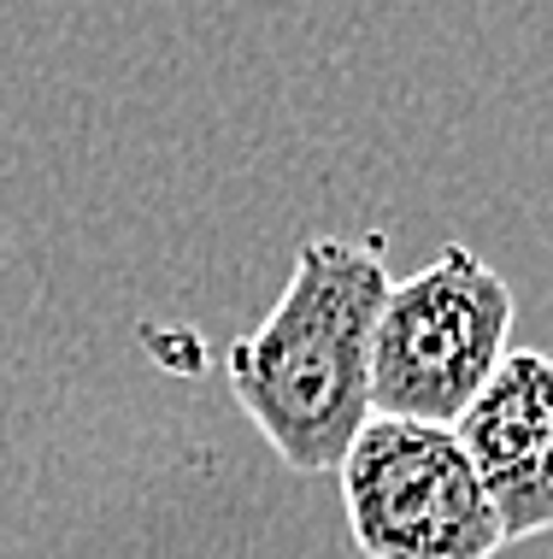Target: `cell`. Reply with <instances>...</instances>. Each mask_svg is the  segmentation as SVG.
<instances>
[{"label":"cell","mask_w":553,"mask_h":559,"mask_svg":"<svg viewBox=\"0 0 553 559\" xmlns=\"http://www.w3.org/2000/svg\"><path fill=\"white\" fill-rule=\"evenodd\" d=\"M383 300L377 236H306L265 324L230 342L224 383L289 472H336L371 425V336Z\"/></svg>","instance_id":"cell-1"},{"label":"cell","mask_w":553,"mask_h":559,"mask_svg":"<svg viewBox=\"0 0 553 559\" xmlns=\"http://www.w3.org/2000/svg\"><path fill=\"white\" fill-rule=\"evenodd\" d=\"M513 289L483 253L447 248L407 283H388L371 336V413L459 425L477 389L506 359Z\"/></svg>","instance_id":"cell-2"},{"label":"cell","mask_w":553,"mask_h":559,"mask_svg":"<svg viewBox=\"0 0 553 559\" xmlns=\"http://www.w3.org/2000/svg\"><path fill=\"white\" fill-rule=\"evenodd\" d=\"M477 477L506 542H530L553 531V359L536 347H513L495 366L477 401L459 413Z\"/></svg>","instance_id":"cell-4"},{"label":"cell","mask_w":553,"mask_h":559,"mask_svg":"<svg viewBox=\"0 0 553 559\" xmlns=\"http://www.w3.org/2000/svg\"><path fill=\"white\" fill-rule=\"evenodd\" d=\"M336 477L365 559H495L506 548L495 501L454 425L371 413Z\"/></svg>","instance_id":"cell-3"}]
</instances>
